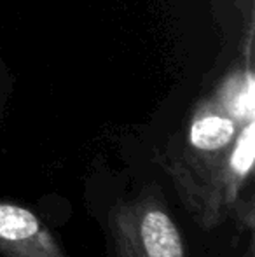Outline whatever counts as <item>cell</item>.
<instances>
[{"label": "cell", "instance_id": "1", "mask_svg": "<svg viewBox=\"0 0 255 257\" xmlns=\"http://www.w3.org/2000/svg\"><path fill=\"white\" fill-rule=\"evenodd\" d=\"M112 231L119 257H187L175 220L152 200L121 206L114 213Z\"/></svg>", "mask_w": 255, "mask_h": 257}, {"label": "cell", "instance_id": "3", "mask_svg": "<svg viewBox=\"0 0 255 257\" xmlns=\"http://www.w3.org/2000/svg\"><path fill=\"white\" fill-rule=\"evenodd\" d=\"M234 137V122L222 115H206L197 119L191 128V144L199 153L213 154L231 144Z\"/></svg>", "mask_w": 255, "mask_h": 257}, {"label": "cell", "instance_id": "2", "mask_svg": "<svg viewBox=\"0 0 255 257\" xmlns=\"http://www.w3.org/2000/svg\"><path fill=\"white\" fill-rule=\"evenodd\" d=\"M0 254L6 257H65L62 247L34 212L0 201Z\"/></svg>", "mask_w": 255, "mask_h": 257}, {"label": "cell", "instance_id": "4", "mask_svg": "<svg viewBox=\"0 0 255 257\" xmlns=\"http://www.w3.org/2000/svg\"><path fill=\"white\" fill-rule=\"evenodd\" d=\"M253 79L246 77V82L241 84V88H236L231 91L229 98L225 100V105L236 117H245L252 121L253 117Z\"/></svg>", "mask_w": 255, "mask_h": 257}]
</instances>
